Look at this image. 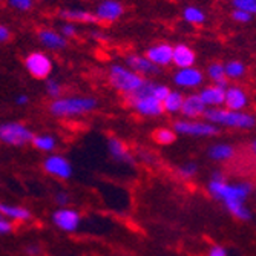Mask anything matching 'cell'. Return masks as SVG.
I'll use <instances>...</instances> for the list:
<instances>
[{"instance_id": "obj_1", "label": "cell", "mask_w": 256, "mask_h": 256, "mask_svg": "<svg viewBox=\"0 0 256 256\" xmlns=\"http://www.w3.org/2000/svg\"><path fill=\"white\" fill-rule=\"evenodd\" d=\"M254 192L252 181H230L221 170H215L207 181V194L221 202L226 210L241 222L253 220V210L247 204Z\"/></svg>"}, {"instance_id": "obj_2", "label": "cell", "mask_w": 256, "mask_h": 256, "mask_svg": "<svg viewBox=\"0 0 256 256\" xmlns=\"http://www.w3.org/2000/svg\"><path fill=\"white\" fill-rule=\"evenodd\" d=\"M98 109V100L92 96H62L51 100L48 110L57 120H77Z\"/></svg>"}, {"instance_id": "obj_3", "label": "cell", "mask_w": 256, "mask_h": 256, "mask_svg": "<svg viewBox=\"0 0 256 256\" xmlns=\"http://www.w3.org/2000/svg\"><path fill=\"white\" fill-rule=\"evenodd\" d=\"M206 122L212 123L218 129H234V130H253L256 118L252 112L247 110H228L226 108H212L206 109L204 117Z\"/></svg>"}, {"instance_id": "obj_4", "label": "cell", "mask_w": 256, "mask_h": 256, "mask_svg": "<svg viewBox=\"0 0 256 256\" xmlns=\"http://www.w3.org/2000/svg\"><path fill=\"white\" fill-rule=\"evenodd\" d=\"M152 80H146L144 84L134 96L128 97V106L143 118H160L162 117V103L152 96Z\"/></svg>"}, {"instance_id": "obj_5", "label": "cell", "mask_w": 256, "mask_h": 256, "mask_svg": "<svg viewBox=\"0 0 256 256\" xmlns=\"http://www.w3.org/2000/svg\"><path fill=\"white\" fill-rule=\"evenodd\" d=\"M146 80L148 78L138 76L136 72L130 71L126 64L120 63H114L108 71L109 84L126 97H130L136 90H140V88L144 84Z\"/></svg>"}, {"instance_id": "obj_6", "label": "cell", "mask_w": 256, "mask_h": 256, "mask_svg": "<svg viewBox=\"0 0 256 256\" xmlns=\"http://www.w3.org/2000/svg\"><path fill=\"white\" fill-rule=\"evenodd\" d=\"M32 129L23 122L8 120L0 123V143L10 148H25L31 144Z\"/></svg>"}, {"instance_id": "obj_7", "label": "cell", "mask_w": 256, "mask_h": 256, "mask_svg": "<svg viewBox=\"0 0 256 256\" xmlns=\"http://www.w3.org/2000/svg\"><path fill=\"white\" fill-rule=\"evenodd\" d=\"M172 129L176 134V136H192V138H212L216 136L221 130L212 123L206 122L204 118L200 120L178 118L174 122Z\"/></svg>"}, {"instance_id": "obj_8", "label": "cell", "mask_w": 256, "mask_h": 256, "mask_svg": "<svg viewBox=\"0 0 256 256\" xmlns=\"http://www.w3.org/2000/svg\"><path fill=\"white\" fill-rule=\"evenodd\" d=\"M42 168L44 174H48L58 181H69L74 176V166L71 160L58 152L46 155L42 161Z\"/></svg>"}, {"instance_id": "obj_9", "label": "cell", "mask_w": 256, "mask_h": 256, "mask_svg": "<svg viewBox=\"0 0 256 256\" xmlns=\"http://www.w3.org/2000/svg\"><path fill=\"white\" fill-rule=\"evenodd\" d=\"M51 222L64 234H77L82 227V215L74 207H57L51 214Z\"/></svg>"}, {"instance_id": "obj_10", "label": "cell", "mask_w": 256, "mask_h": 256, "mask_svg": "<svg viewBox=\"0 0 256 256\" xmlns=\"http://www.w3.org/2000/svg\"><path fill=\"white\" fill-rule=\"evenodd\" d=\"M106 149L108 154L110 156L112 161L118 162L122 166H128V168H134L136 164V158L134 155V152L130 150V148L123 142L122 138L110 135L106 140Z\"/></svg>"}, {"instance_id": "obj_11", "label": "cell", "mask_w": 256, "mask_h": 256, "mask_svg": "<svg viewBox=\"0 0 256 256\" xmlns=\"http://www.w3.org/2000/svg\"><path fill=\"white\" fill-rule=\"evenodd\" d=\"M25 69L30 72L31 77L37 80H46V78H50L54 69V64L50 56H46L44 52H40V51H36L26 56Z\"/></svg>"}, {"instance_id": "obj_12", "label": "cell", "mask_w": 256, "mask_h": 256, "mask_svg": "<svg viewBox=\"0 0 256 256\" xmlns=\"http://www.w3.org/2000/svg\"><path fill=\"white\" fill-rule=\"evenodd\" d=\"M250 106L248 92L240 84H230L224 92V106L228 110H246Z\"/></svg>"}, {"instance_id": "obj_13", "label": "cell", "mask_w": 256, "mask_h": 256, "mask_svg": "<svg viewBox=\"0 0 256 256\" xmlns=\"http://www.w3.org/2000/svg\"><path fill=\"white\" fill-rule=\"evenodd\" d=\"M174 83H175V86H178L181 89L201 88L204 84V72L195 66L178 69V71L174 74Z\"/></svg>"}, {"instance_id": "obj_14", "label": "cell", "mask_w": 256, "mask_h": 256, "mask_svg": "<svg viewBox=\"0 0 256 256\" xmlns=\"http://www.w3.org/2000/svg\"><path fill=\"white\" fill-rule=\"evenodd\" d=\"M0 216H4L10 222H30L32 220V212L22 204L4 202L0 201Z\"/></svg>"}, {"instance_id": "obj_15", "label": "cell", "mask_w": 256, "mask_h": 256, "mask_svg": "<svg viewBox=\"0 0 256 256\" xmlns=\"http://www.w3.org/2000/svg\"><path fill=\"white\" fill-rule=\"evenodd\" d=\"M156 68H166L172 64V44L169 43H158L148 48L146 56H144Z\"/></svg>"}, {"instance_id": "obj_16", "label": "cell", "mask_w": 256, "mask_h": 256, "mask_svg": "<svg viewBox=\"0 0 256 256\" xmlns=\"http://www.w3.org/2000/svg\"><path fill=\"white\" fill-rule=\"evenodd\" d=\"M126 66L130 69V71L136 72L142 77H150V76H158L161 72V69L156 68L155 64H152L144 56L140 54H130L126 57Z\"/></svg>"}, {"instance_id": "obj_17", "label": "cell", "mask_w": 256, "mask_h": 256, "mask_svg": "<svg viewBox=\"0 0 256 256\" xmlns=\"http://www.w3.org/2000/svg\"><path fill=\"white\" fill-rule=\"evenodd\" d=\"M236 156V146L227 142H216L207 148V158L214 162H228Z\"/></svg>"}, {"instance_id": "obj_18", "label": "cell", "mask_w": 256, "mask_h": 256, "mask_svg": "<svg viewBox=\"0 0 256 256\" xmlns=\"http://www.w3.org/2000/svg\"><path fill=\"white\" fill-rule=\"evenodd\" d=\"M204 112H206V106L201 102V98L198 97V94H189V96H184V102L181 106V118L186 120H200L204 117Z\"/></svg>"}, {"instance_id": "obj_19", "label": "cell", "mask_w": 256, "mask_h": 256, "mask_svg": "<svg viewBox=\"0 0 256 256\" xmlns=\"http://www.w3.org/2000/svg\"><path fill=\"white\" fill-rule=\"evenodd\" d=\"M224 92H226V88H221L216 84H207V86H201V90L198 92V97L204 103L206 109L222 108L224 106Z\"/></svg>"}, {"instance_id": "obj_20", "label": "cell", "mask_w": 256, "mask_h": 256, "mask_svg": "<svg viewBox=\"0 0 256 256\" xmlns=\"http://www.w3.org/2000/svg\"><path fill=\"white\" fill-rule=\"evenodd\" d=\"M196 63V52L190 48L189 44H175L172 46V64H175L178 69L192 68Z\"/></svg>"}, {"instance_id": "obj_21", "label": "cell", "mask_w": 256, "mask_h": 256, "mask_svg": "<svg viewBox=\"0 0 256 256\" xmlns=\"http://www.w3.org/2000/svg\"><path fill=\"white\" fill-rule=\"evenodd\" d=\"M124 12V6L117 0H103L96 10V17L98 22H115Z\"/></svg>"}, {"instance_id": "obj_22", "label": "cell", "mask_w": 256, "mask_h": 256, "mask_svg": "<svg viewBox=\"0 0 256 256\" xmlns=\"http://www.w3.org/2000/svg\"><path fill=\"white\" fill-rule=\"evenodd\" d=\"M31 146L36 150L43 152L46 155L54 154L58 149V136L52 132H38V134L34 132L32 140H31Z\"/></svg>"}, {"instance_id": "obj_23", "label": "cell", "mask_w": 256, "mask_h": 256, "mask_svg": "<svg viewBox=\"0 0 256 256\" xmlns=\"http://www.w3.org/2000/svg\"><path fill=\"white\" fill-rule=\"evenodd\" d=\"M38 42L51 51H62L68 46V40L57 31L42 30L38 31Z\"/></svg>"}, {"instance_id": "obj_24", "label": "cell", "mask_w": 256, "mask_h": 256, "mask_svg": "<svg viewBox=\"0 0 256 256\" xmlns=\"http://www.w3.org/2000/svg\"><path fill=\"white\" fill-rule=\"evenodd\" d=\"M60 17L68 20L69 23H98L94 12H89L86 10H63L60 11Z\"/></svg>"}, {"instance_id": "obj_25", "label": "cell", "mask_w": 256, "mask_h": 256, "mask_svg": "<svg viewBox=\"0 0 256 256\" xmlns=\"http://www.w3.org/2000/svg\"><path fill=\"white\" fill-rule=\"evenodd\" d=\"M184 102V94L181 90H170L169 96L162 100V110L169 115H178Z\"/></svg>"}, {"instance_id": "obj_26", "label": "cell", "mask_w": 256, "mask_h": 256, "mask_svg": "<svg viewBox=\"0 0 256 256\" xmlns=\"http://www.w3.org/2000/svg\"><path fill=\"white\" fill-rule=\"evenodd\" d=\"M176 134L174 132L172 128L169 126H161V128H156L152 134V140L158 144V146H172L175 142H176Z\"/></svg>"}, {"instance_id": "obj_27", "label": "cell", "mask_w": 256, "mask_h": 256, "mask_svg": "<svg viewBox=\"0 0 256 256\" xmlns=\"http://www.w3.org/2000/svg\"><path fill=\"white\" fill-rule=\"evenodd\" d=\"M207 77L212 82V84H216L221 88L228 86V80L226 78V74H224V64L220 62H214L207 66Z\"/></svg>"}, {"instance_id": "obj_28", "label": "cell", "mask_w": 256, "mask_h": 256, "mask_svg": "<svg viewBox=\"0 0 256 256\" xmlns=\"http://www.w3.org/2000/svg\"><path fill=\"white\" fill-rule=\"evenodd\" d=\"M224 74L227 80H241L247 74V66L241 60H228L224 64Z\"/></svg>"}, {"instance_id": "obj_29", "label": "cell", "mask_w": 256, "mask_h": 256, "mask_svg": "<svg viewBox=\"0 0 256 256\" xmlns=\"http://www.w3.org/2000/svg\"><path fill=\"white\" fill-rule=\"evenodd\" d=\"M198 170L200 168L195 161H186L176 168V175L184 181H190L198 175Z\"/></svg>"}, {"instance_id": "obj_30", "label": "cell", "mask_w": 256, "mask_h": 256, "mask_svg": "<svg viewBox=\"0 0 256 256\" xmlns=\"http://www.w3.org/2000/svg\"><path fill=\"white\" fill-rule=\"evenodd\" d=\"M182 17L186 22L192 23V25H202L206 22V14L202 10L196 8V6H188L184 8V12H182Z\"/></svg>"}, {"instance_id": "obj_31", "label": "cell", "mask_w": 256, "mask_h": 256, "mask_svg": "<svg viewBox=\"0 0 256 256\" xmlns=\"http://www.w3.org/2000/svg\"><path fill=\"white\" fill-rule=\"evenodd\" d=\"M44 92H46V96H48L51 100H56L58 97L63 96V84L58 82V80H48L44 84Z\"/></svg>"}, {"instance_id": "obj_32", "label": "cell", "mask_w": 256, "mask_h": 256, "mask_svg": "<svg viewBox=\"0 0 256 256\" xmlns=\"http://www.w3.org/2000/svg\"><path fill=\"white\" fill-rule=\"evenodd\" d=\"M232 5L235 6V10L248 12L252 16L256 12V0H232Z\"/></svg>"}, {"instance_id": "obj_33", "label": "cell", "mask_w": 256, "mask_h": 256, "mask_svg": "<svg viewBox=\"0 0 256 256\" xmlns=\"http://www.w3.org/2000/svg\"><path fill=\"white\" fill-rule=\"evenodd\" d=\"M172 89L168 86V84H164V83H152V89H150V92H152V96L155 97V98H158L161 103H162V100H164L168 96H169V92H170Z\"/></svg>"}, {"instance_id": "obj_34", "label": "cell", "mask_w": 256, "mask_h": 256, "mask_svg": "<svg viewBox=\"0 0 256 256\" xmlns=\"http://www.w3.org/2000/svg\"><path fill=\"white\" fill-rule=\"evenodd\" d=\"M34 5V0H10V6L17 11H30Z\"/></svg>"}, {"instance_id": "obj_35", "label": "cell", "mask_w": 256, "mask_h": 256, "mask_svg": "<svg viewBox=\"0 0 256 256\" xmlns=\"http://www.w3.org/2000/svg\"><path fill=\"white\" fill-rule=\"evenodd\" d=\"M54 202L57 207H68L69 202H71V195H69L66 190H58L54 195Z\"/></svg>"}, {"instance_id": "obj_36", "label": "cell", "mask_w": 256, "mask_h": 256, "mask_svg": "<svg viewBox=\"0 0 256 256\" xmlns=\"http://www.w3.org/2000/svg\"><path fill=\"white\" fill-rule=\"evenodd\" d=\"M66 40L68 38H74L77 36V26L72 25V23H64V25L62 26V32H60Z\"/></svg>"}, {"instance_id": "obj_37", "label": "cell", "mask_w": 256, "mask_h": 256, "mask_svg": "<svg viewBox=\"0 0 256 256\" xmlns=\"http://www.w3.org/2000/svg\"><path fill=\"white\" fill-rule=\"evenodd\" d=\"M14 230V224L10 222L8 220H5L4 216L0 218V236H6V235H11Z\"/></svg>"}, {"instance_id": "obj_38", "label": "cell", "mask_w": 256, "mask_h": 256, "mask_svg": "<svg viewBox=\"0 0 256 256\" xmlns=\"http://www.w3.org/2000/svg\"><path fill=\"white\" fill-rule=\"evenodd\" d=\"M207 256H228V250L221 244H214L207 252Z\"/></svg>"}, {"instance_id": "obj_39", "label": "cell", "mask_w": 256, "mask_h": 256, "mask_svg": "<svg viewBox=\"0 0 256 256\" xmlns=\"http://www.w3.org/2000/svg\"><path fill=\"white\" fill-rule=\"evenodd\" d=\"M232 18H234L235 22H238V23H248V22H252V14L235 10L234 12H232Z\"/></svg>"}, {"instance_id": "obj_40", "label": "cell", "mask_w": 256, "mask_h": 256, "mask_svg": "<svg viewBox=\"0 0 256 256\" xmlns=\"http://www.w3.org/2000/svg\"><path fill=\"white\" fill-rule=\"evenodd\" d=\"M11 38V32L6 26L0 25V43H6Z\"/></svg>"}, {"instance_id": "obj_41", "label": "cell", "mask_w": 256, "mask_h": 256, "mask_svg": "<svg viewBox=\"0 0 256 256\" xmlns=\"http://www.w3.org/2000/svg\"><path fill=\"white\" fill-rule=\"evenodd\" d=\"M16 104L20 106V108L28 106V104H30V97H28L26 94H20V96H17V97H16Z\"/></svg>"}, {"instance_id": "obj_42", "label": "cell", "mask_w": 256, "mask_h": 256, "mask_svg": "<svg viewBox=\"0 0 256 256\" xmlns=\"http://www.w3.org/2000/svg\"><path fill=\"white\" fill-rule=\"evenodd\" d=\"M26 253L28 256H40V247L37 244H31L26 247Z\"/></svg>"}, {"instance_id": "obj_43", "label": "cell", "mask_w": 256, "mask_h": 256, "mask_svg": "<svg viewBox=\"0 0 256 256\" xmlns=\"http://www.w3.org/2000/svg\"><path fill=\"white\" fill-rule=\"evenodd\" d=\"M254 144H256V143H254V140H252V143H250V149H252V152H253V154H254Z\"/></svg>"}, {"instance_id": "obj_44", "label": "cell", "mask_w": 256, "mask_h": 256, "mask_svg": "<svg viewBox=\"0 0 256 256\" xmlns=\"http://www.w3.org/2000/svg\"><path fill=\"white\" fill-rule=\"evenodd\" d=\"M0 218H2V216H0Z\"/></svg>"}]
</instances>
